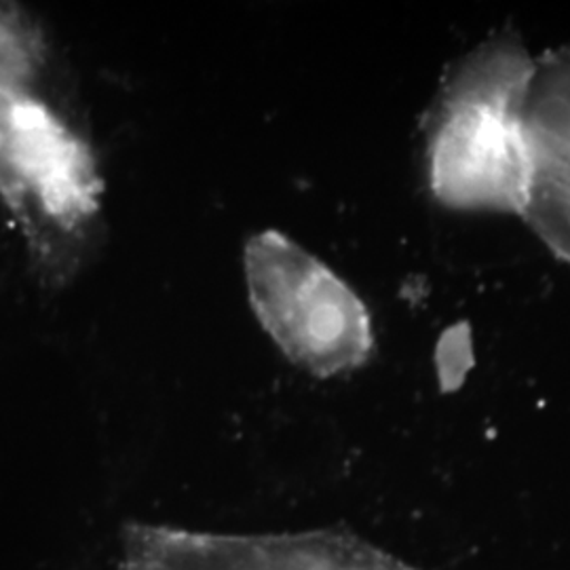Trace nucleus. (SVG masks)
Wrapping results in <instances>:
<instances>
[{"mask_svg":"<svg viewBox=\"0 0 570 570\" xmlns=\"http://www.w3.org/2000/svg\"><path fill=\"white\" fill-rule=\"evenodd\" d=\"M522 117L530 153L524 214L570 265V51L534 66Z\"/></svg>","mask_w":570,"mask_h":570,"instance_id":"39448f33","label":"nucleus"},{"mask_svg":"<svg viewBox=\"0 0 570 570\" xmlns=\"http://www.w3.org/2000/svg\"><path fill=\"white\" fill-rule=\"evenodd\" d=\"M249 303L294 366L330 379L364 366L374 338L364 303L324 263L277 230L245 245Z\"/></svg>","mask_w":570,"mask_h":570,"instance_id":"7ed1b4c3","label":"nucleus"},{"mask_svg":"<svg viewBox=\"0 0 570 570\" xmlns=\"http://www.w3.org/2000/svg\"><path fill=\"white\" fill-rule=\"evenodd\" d=\"M37 41L20 16L0 18V195L37 237L87 220L100 184L60 117L30 91Z\"/></svg>","mask_w":570,"mask_h":570,"instance_id":"f03ea898","label":"nucleus"},{"mask_svg":"<svg viewBox=\"0 0 570 570\" xmlns=\"http://www.w3.org/2000/svg\"><path fill=\"white\" fill-rule=\"evenodd\" d=\"M534 66L510 42L480 49L450 77L431 112L429 184L456 209L524 212L530 153L524 102Z\"/></svg>","mask_w":570,"mask_h":570,"instance_id":"f257e3e1","label":"nucleus"},{"mask_svg":"<svg viewBox=\"0 0 570 570\" xmlns=\"http://www.w3.org/2000/svg\"><path fill=\"white\" fill-rule=\"evenodd\" d=\"M117 570H425L346 529L263 534L125 524Z\"/></svg>","mask_w":570,"mask_h":570,"instance_id":"20e7f679","label":"nucleus"}]
</instances>
